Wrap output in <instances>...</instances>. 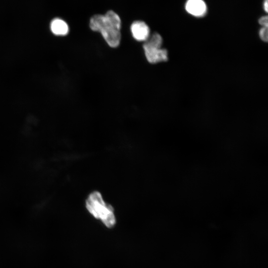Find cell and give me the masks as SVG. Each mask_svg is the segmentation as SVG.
Listing matches in <instances>:
<instances>
[{
    "mask_svg": "<svg viewBox=\"0 0 268 268\" xmlns=\"http://www.w3.org/2000/svg\"><path fill=\"white\" fill-rule=\"evenodd\" d=\"M89 27L93 31L101 33L107 44L111 48H117L121 40V20L113 10L104 15L95 14L89 21Z\"/></svg>",
    "mask_w": 268,
    "mask_h": 268,
    "instance_id": "1",
    "label": "cell"
},
{
    "mask_svg": "<svg viewBox=\"0 0 268 268\" xmlns=\"http://www.w3.org/2000/svg\"><path fill=\"white\" fill-rule=\"evenodd\" d=\"M86 207L96 218L100 219L108 228L112 227L116 223L113 207L105 202L101 194L94 191L86 200Z\"/></svg>",
    "mask_w": 268,
    "mask_h": 268,
    "instance_id": "2",
    "label": "cell"
},
{
    "mask_svg": "<svg viewBox=\"0 0 268 268\" xmlns=\"http://www.w3.org/2000/svg\"><path fill=\"white\" fill-rule=\"evenodd\" d=\"M161 36L155 32L144 42L142 48L147 61L151 64L166 62L168 59L167 50L162 48Z\"/></svg>",
    "mask_w": 268,
    "mask_h": 268,
    "instance_id": "3",
    "label": "cell"
},
{
    "mask_svg": "<svg viewBox=\"0 0 268 268\" xmlns=\"http://www.w3.org/2000/svg\"><path fill=\"white\" fill-rule=\"evenodd\" d=\"M131 31L133 38L139 42H145L150 36L149 28L143 21H134L131 26Z\"/></svg>",
    "mask_w": 268,
    "mask_h": 268,
    "instance_id": "4",
    "label": "cell"
},
{
    "mask_svg": "<svg viewBox=\"0 0 268 268\" xmlns=\"http://www.w3.org/2000/svg\"><path fill=\"white\" fill-rule=\"evenodd\" d=\"M185 7L188 13L197 17L204 16L207 11V6L203 0H187Z\"/></svg>",
    "mask_w": 268,
    "mask_h": 268,
    "instance_id": "5",
    "label": "cell"
},
{
    "mask_svg": "<svg viewBox=\"0 0 268 268\" xmlns=\"http://www.w3.org/2000/svg\"><path fill=\"white\" fill-rule=\"evenodd\" d=\"M51 29L53 34L58 36H65L69 31L67 24L60 18H56L52 21Z\"/></svg>",
    "mask_w": 268,
    "mask_h": 268,
    "instance_id": "6",
    "label": "cell"
},
{
    "mask_svg": "<svg viewBox=\"0 0 268 268\" xmlns=\"http://www.w3.org/2000/svg\"><path fill=\"white\" fill-rule=\"evenodd\" d=\"M260 38L264 42L268 41V27H262L259 30Z\"/></svg>",
    "mask_w": 268,
    "mask_h": 268,
    "instance_id": "7",
    "label": "cell"
},
{
    "mask_svg": "<svg viewBox=\"0 0 268 268\" xmlns=\"http://www.w3.org/2000/svg\"><path fill=\"white\" fill-rule=\"evenodd\" d=\"M259 24L262 25L263 27H268V16H263L261 17L258 21Z\"/></svg>",
    "mask_w": 268,
    "mask_h": 268,
    "instance_id": "8",
    "label": "cell"
},
{
    "mask_svg": "<svg viewBox=\"0 0 268 268\" xmlns=\"http://www.w3.org/2000/svg\"><path fill=\"white\" fill-rule=\"evenodd\" d=\"M268 0H264L263 2V7L264 10L267 12L268 10Z\"/></svg>",
    "mask_w": 268,
    "mask_h": 268,
    "instance_id": "9",
    "label": "cell"
}]
</instances>
